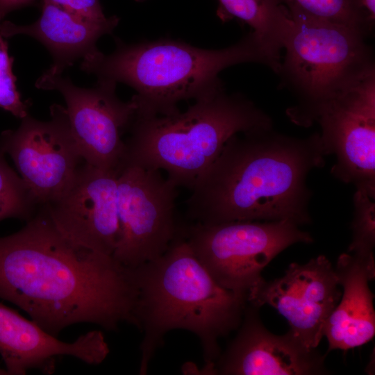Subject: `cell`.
Returning <instances> with one entry per match:
<instances>
[{"label":"cell","mask_w":375,"mask_h":375,"mask_svg":"<svg viewBox=\"0 0 375 375\" xmlns=\"http://www.w3.org/2000/svg\"><path fill=\"white\" fill-rule=\"evenodd\" d=\"M292 14L358 29L367 35L374 26L360 0H281Z\"/></svg>","instance_id":"d6986e66"},{"label":"cell","mask_w":375,"mask_h":375,"mask_svg":"<svg viewBox=\"0 0 375 375\" xmlns=\"http://www.w3.org/2000/svg\"><path fill=\"white\" fill-rule=\"evenodd\" d=\"M258 309L247 303L237 335L208 372L224 375L328 374L324 356L305 346L290 331L282 335L269 332Z\"/></svg>","instance_id":"5bb4252c"},{"label":"cell","mask_w":375,"mask_h":375,"mask_svg":"<svg viewBox=\"0 0 375 375\" xmlns=\"http://www.w3.org/2000/svg\"><path fill=\"white\" fill-rule=\"evenodd\" d=\"M135 1H138V2H142V1H144L146 0H135Z\"/></svg>","instance_id":"4316f807"},{"label":"cell","mask_w":375,"mask_h":375,"mask_svg":"<svg viewBox=\"0 0 375 375\" xmlns=\"http://www.w3.org/2000/svg\"><path fill=\"white\" fill-rule=\"evenodd\" d=\"M341 295L335 268L321 255L306 264H290L279 278L264 279L249 294L248 303L274 308L286 319L292 333L307 347L317 349Z\"/></svg>","instance_id":"7c38bea8"},{"label":"cell","mask_w":375,"mask_h":375,"mask_svg":"<svg viewBox=\"0 0 375 375\" xmlns=\"http://www.w3.org/2000/svg\"><path fill=\"white\" fill-rule=\"evenodd\" d=\"M115 51H100L82 59V71L135 90L131 99L135 115L151 117L179 111L180 101L200 96L222 81L224 69L243 63H258L278 72L276 58L255 33L249 32L235 44L208 49L182 41L160 39L126 44L115 38Z\"/></svg>","instance_id":"277c9868"},{"label":"cell","mask_w":375,"mask_h":375,"mask_svg":"<svg viewBox=\"0 0 375 375\" xmlns=\"http://www.w3.org/2000/svg\"><path fill=\"white\" fill-rule=\"evenodd\" d=\"M353 238L347 253L366 261L374 262L375 245L374 199L366 192L356 190L354 198Z\"/></svg>","instance_id":"44dd1931"},{"label":"cell","mask_w":375,"mask_h":375,"mask_svg":"<svg viewBox=\"0 0 375 375\" xmlns=\"http://www.w3.org/2000/svg\"><path fill=\"white\" fill-rule=\"evenodd\" d=\"M12 62L13 58L8 54L7 42L0 31V108L21 119L29 114L32 103L30 99L22 100L17 90L16 78L12 70Z\"/></svg>","instance_id":"7402d4cb"},{"label":"cell","mask_w":375,"mask_h":375,"mask_svg":"<svg viewBox=\"0 0 375 375\" xmlns=\"http://www.w3.org/2000/svg\"><path fill=\"white\" fill-rule=\"evenodd\" d=\"M332 174L375 198V71L326 103L315 119Z\"/></svg>","instance_id":"8fae6325"},{"label":"cell","mask_w":375,"mask_h":375,"mask_svg":"<svg viewBox=\"0 0 375 375\" xmlns=\"http://www.w3.org/2000/svg\"><path fill=\"white\" fill-rule=\"evenodd\" d=\"M37 0H0V21L9 12L31 6Z\"/></svg>","instance_id":"cb8c5ba5"},{"label":"cell","mask_w":375,"mask_h":375,"mask_svg":"<svg viewBox=\"0 0 375 375\" xmlns=\"http://www.w3.org/2000/svg\"><path fill=\"white\" fill-rule=\"evenodd\" d=\"M272 127L267 114L244 95L227 93L220 81L184 112L135 115L119 169L134 165L165 170L178 188L191 190L231 137Z\"/></svg>","instance_id":"5b68a950"},{"label":"cell","mask_w":375,"mask_h":375,"mask_svg":"<svg viewBox=\"0 0 375 375\" xmlns=\"http://www.w3.org/2000/svg\"><path fill=\"white\" fill-rule=\"evenodd\" d=\"M51 119L29 114L15 129L0 135V150L9 155L40 206L60 197L84 162L72 135L66 108L53 103Z\"/></svg>","instance_id":"30bf717a"},{"label":"cell","mask_w":375,"mask_h":375,"mask_svg":"<svg viewBox=\"0 0 375 375\" xmlns=\"http://www.w3.org/2000/svg\"><path fill=\"white\" fill-rule=\"evenodd\" d=\"M134 325L143 333L140 374L165 334L184 329L199 339L207 367L221 354L218 340L238 328L247 298L220 286L199 261L181 231L158 258L133 269Z\"/></svg>","instance_id":"3957f363"},{"label":"cell","mask_w":375,"mask_h":375,"mask_svg":"<svg viewBox=\"0 0 375 375\" xmlns=\"http://www.w3.org/2000/svg\"><path fill=\"white\" fill-rule=\"evenodd\" d=\"M35 22L17 25L6 21L1 23L0 31L3 37L22 34L42 43L52 56L53 63L46 70L52 74H62L76 60L99 51L98 40L111 34L119 22L115 15L104 21L89 20L44 1Z\"/></svg>","instance_id":"2e32d148"},{"label":"cell","mask_w":375,"mask_h":375,"mask_svg":"<svg viewBox=\"0 0 375 375\" xmlns=\"http://www.w3.org/2000/svg\"><path fill=\"white\" fill-rule=\"evenodd\" d=\"M58 6L68 12L92 21H104L108 17L103 13L99 0H42Z\"/></svg>","instance_id":"603a6c76"},{"label":"cell","mask_w":375,"mask_h":375,"mask_svg":"<svg viewBox=\"0 0 375 375\" xmlns=\"http://www.w3.org/2000/svg\"><path fill=\"white\" fill-rule=\"evenodd\" d=\"M108 353L101 331H91L73 342H64L0 302V355L8 374L24 375L31 369L52 374L56 358L63 356L98 365Z\"/></svg>","instance_id":"9a60e30c"},{"label":"cell","mask_w":375,"mask_h":375,"mask_svg":"<svg viewBox=\"0 0 375 375\" xmlns=\"http://www.w3.org/2000/svg\"><path fill=\"white\" fill-rule=\"evenodd\" d=\"M117 174L85 161L65 191L43 206L67 238L99 253L112 256L119 238Z\"/></svg>","instance_id":"4fadbf2b"},{"label":"cell","mask_w":375,"mask_h":375,"mask_svg":"<svg viewBox=\"0 0 375 375\" xmlns=\"http://www.w3.org/2000/svg\"><path fill=\"white\" fill-rule=\"evenodd\" d=\"M231 137L196 181L186 201L188 217L215 224L235 221L310 223L306 178L324 165L320 133L297 138L272 127Z\"/></svg>","instance_id":"7a4b0ae2"},{"label":"cell","mask_w":375,"mask_h":375,"mask_svg":"<svg viewBox=\"0 0 375 375\" xmlns=\"http://www.w3.org/2000/svg\"><path fill=\"white\" fill-rule=\"evenodd\" d=\"M222 20L239 19L250 26L266 48L281 58L288 10L281 0H217Z\"/></svg>","instance_id":"ac0fdd59"},{"label":"cell","mask_w":375,"mask_h":375,"mask_svg":"<svg viewBox=\"0 0 375 375\" xmlns=\"http://www.w3.org/2000/svg\"><path fill=\"white\" fill-rule=\"evenodd\" d=\"M194 254L222 287L249 294L264 281L261 274L288 247L311 243L312 236L299 225L280 220L195 224L181 228Z\"/></svg>","instance_id":"52a82bcc"},{"label":"cell","mask_w":375,"mask_h":375,"mask_svg":"<svg viewBox=\"0 0 375 375\" xmlns=\"http://www.w3.org/2000/svg\"><path fill=\"white\" fill-rule=\"evenodd\" d=\"M335 271L343 292L324 325L328 351L362 346L375 334L374 294L368 284L375 276L374 262L344 253L338 258Z\"/></svg>","instance_id":"e0dca14e"},{"label":"cell","mask_w":375,"mask_h":375,"mask_svg":"<svg viewBox=\"0 0 375 375\" xmlns=\"http://www.w3.org/2000/svg\"><path fill=\"white\" fill-rule=\"evenodd\" d=\"M26 222L0 238V299L56 337L78 323L134 324L133 269L67 238L43 206Z\"/></svg>","instance_id":"6da1fadb"},{"label":"cell","mask_w":375,"mask_h":375,"mask_svg":"<svg viewBox=\"0 0 375 375\" xmlns=\"http://www.w3.org/2000/svg\"><path fill=\"white\" fill-rule=\"evenodd\" d=\"M40 206L20 176L8 164L0 150V222L16 218L26 222Z\"/></svg>","instance_id":"ffe728a7"},{"label":"cell","mask_w":375,"mask_h":375,"mask_svg":"<svg viewBox=\"0 0 375 375\" xmlns=\"http://www.w3.org/2000/svg\"><path fill=\"white\" fill-rule=\"evenodd\" d=\"M364 10L368 14L372 22L375 21V0H360Z\"/></svg>","instance_id":"d4e9b609"},{"label":"cell","mask_w":375,"mask_h":375,"mask_svg":"<svg viewBox=\"0 0 375 375\" xmlns=\"http://www.w3.org/2000/svg\"><path fill=\"white\" fill-rule=\"evenodd\" d=\"M116 83L97 79L92 88L75 85L68 77L45 71L36 88L56 90L63 97L71 131L83 160L94 167L118 172L124 157V132L134 119L133 99L122 101Z\"/></svg>","instance_id":"9c48e42d"},{"label":"cell","mask_w":375,"mask_h":375,"mask_svg":"<svg viewBox=\"0 0 375 375\" xmlns=\"http://www.w3.org/2000/svg\"><path fill=\"white\" fill-rule=\"evenodd\" d=\"M177 188L160 170L134 165L119 169L116 261L134 269L166 251L181 228L176 218Z\"/></svg>","instance_id":"ba28073f"},{"label":"cell","mask_w":375,"mask_h":375,"mask_svg":"<svg viewBox=\"0 0 375 375\" xmlns=\"http://www.w3.org/2000/svg\"><path fill=\"white\" fill-rule=\"evenodd\" d=\"M8 374V372L6 369H1L0 368V375H7Z\"/></svg>","instance_id":"484cf974"},{"label":"cell","mask_w":375,"mask_h":375,"mask_svg":"<svg viewBox=\"0 0 375 375\" xmlns=\"http://www.w3.org/2000/svg\"><path fill=\"white\" fill-rule=\"evenodd\" d=\"M367 36L356 28L288 12L285 53L276 74L297 101L288 110L294 122L311 124L326 103L375 71Z\"/></svg>","instance_id":"8992f818"}]
</instances>
